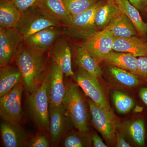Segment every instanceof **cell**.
I'll return each instance as SVG.
<instances>
[{"mask_svg": "<svg viewBox=\"0 0 147 147\" xmlns=\"http://www.w3.org/2000/svg\"><path fill=\"white\" fill-rule=\"evenodd\" d=\"M15 58L25 88L28 92L33 91L41 84L46 74V60L43 53L22 43Z\"/></svg>", "mask_w": 147, "mask_h": 147, "instance_id": "cell-1", "label": "cell"}, {"mask_svg": "<svg viewBox=\"0 0 147 147\" xmlns=\"http://www.w3.org/2000/svg\"><path fill=\"white\" fill-rule=\"evenodd\" d=\"M63 24L42 5L34 7L22 12L15 29L24 40L42 29L61 27Z\"/></svg>", "mask_w": 147, "mask_h": 147, "instance_id": "cell-2", "label": "cell"}, {"mask_svg": "<svg viewBox=\"0 0 147 147\" xmlns=\"http://www.w3.org/2000/svg\"><path fill=\"white\" fill-rule=\"evenodd\" d=\"M77 84H71L66 88L63 105L71 123L78 131L89 130L88 112L86 103Z\"/></svg>", "mask_w": 147, "mask_h": 147, "instance_id": "cell-3", "label": "cell"}, {"mask_svg": "<svg viewBox=\"0 0 147 147\" xmlns=\"http://www.w3.org/2000/svg\"><path fill=\"white\" fill-rule=\"evenodd\" d=\"M28 93L27 103L32 118L40 128L49 131V100L46 75L39 86Z\"/></svg>", "mask_w": 147, "mask_h": 147, "instance_id": "cell-4", "label": "cell"}, {"mask_svg": "<svg viewBox=\"0 0 147 147\" xmlns=\"http://www.w3.org/2000/svg\"><path fill=\"white\" fill-rule=\"evenodd\" d=\"M105 2L100 0L90 8L77 15L72 16L71 24L66 27L69 34L86 40L98 31L95 16L98 8Z\"/></svg>", "mask_w": 147, "mask_h": 147, "instance_id": "cell-5", "label": "cell"}, {"mask_svg": "<svg viewBox=\"0 0 147 147\" xmlns=\"http://www.w3.org/2000/svg\"><path fill=\"white\" fill-rule=\"evenodd\" d=\"M88 104L94 126L109 145L116 144L117 119L114 113L100 108L90 99Z\"/></svg>", "mask_w": 147, "mask_h": 147, "instance_id": "cell-6", "label": "cell"}, {"mask_svg": "<svg viewBox=\"0 0 147 147\" xmlns=\"http://www.w3.org/2000/svg\"><path fill=\"white\" fill-rule=\"evenodd\" d=\"M22 81L13 89L0 98V116L8 123L19 125L22 119Z\"/></svg>", "mask_w": 147, "mask_h": 147, "instance_id": "cell-7", "label": "cell"}, {"mask_svg": "<svg viewBox=\"0 0 147 147\" xmlns=\"http://www.w3.org/2000/svg\"><path fill=\"white\" fill-rule=\"evenodd\" d=\"M77 85L98 106L110 113H114L97 78L82 69L74 75Z\"/></svg>", "mask_w": 147, "mask_h": 147, "instance_id": "cell-8", "label": "cell"}, {"mask_svg": "<svg viewBox=\"0 0 147 147\" xmlns=\"http://www.w3.org/2000/svg\"><path fill=\"white\" fill-rule=\"evenodd\" d=\"M64 74L59 67L54 62L46 72L49 105L57 107L63 105L66 92Z\"/></svg>", "mask_w": 147, "mask_h": 147, "instance_id": "cell-9", "label": "cell"}, {"mask_svg": "<svg viewBox=\"0 0 147 147\" xmlns=\"http://www.w3.org/2000/svg\"><path fill=\"white\" fill-rule=\"evenodd\" d=\"M114 37L106 29L98 31L86 39L83 47L99 63L104 61L109 53L113 51Z\"/></svg>", "mask_w": 147, "mask_h": 147, "instance_id": "cell-10", "label": "cell"}, {"mask_svg": "<svg viewBox=\"0 0 147 147\" xmlns=\"http://www.w3.org/2000/svg\"><path fill=\"white\" fill-rule=\"evenodd\" d=\"M24 41L15 28H0V65H8L15 58L19 46Z\"/></svg>", "mask_w": 147, "mask_h": 147, "instance_id": "cell-11", "label": "cell"}, {"mask_svg": "<svg viewBox=\"0 0 147 147\" xmlns=\"http://www.w3.org/2000/svg\"><path fill=\"white\" fill-rule=\"evenodd\" d=\"M49 131L52 144L55 145L66 134L71 122L63 105L57 107L49 105Z\"/></svg>", "mask_w": 147, "mask_h": 147, "instance_id": "cell-12", "label": "cell"}, {"mask_svg": "<svg viewBox=\"0 0 147 147\" xmlns=\"http://www.w3.org/2000/svg\"><path fill=\"white\" fill-rule=\"evenodd\" d=\"M61 27L51 26L42 29L24 40L29 47L44 53L53 47L62 31Z\"/></svg>", "mask_w": 147, "mask_h": 147, "instance_id": "cell-13", "label": "cell"}, {"mask_svg": "<svg viewBox=\"0 0 147 147\" xmlns=\"http://www.w3.org/2000/svg\"><path fill=\"white\" fill-rule=\"evenodd\" d=\"M50 54L53 62L58 65L64 75L74 76L71 50L67 41L64 38H58L51 47Z\"/></svg>", "mask_w": 147, "mask_h": 147, "instance_id": "cell-14", "label": "cell"}, {"mask_svg": "<svg viewBox=\"0 0 147 147\" xmlns=\"http://www.w3.org/2000/svg\"><path fill=\"white\" fill-rule=\"evenodd\" d=\"M113 49L115 52L129 53L136 57L147 56V42L137 36L114 37Z\"/></svg>", "mask_w": 147, "mask_h": 147, "instance_id": "cell-15", "label": "cell"}, {"mask_svg": "<svg viewBox=\"0 0 147 147\" xmlns=\"http://www.w3.org/2000/svg\"><path fill=\"white\" fill-rule=\"evenodd\" d=\"M1 136L5 147H21L26 146L27 135L19 125L1 122L0 125Z\"/></svg>", "mask_w": 147, "mask_h": 147, "instance_id": "cell-16", "label": "cell"}, {"mask_svg": "<svg viewBox=\"0 0 147 147\" xmlns=\"http://www.w3.org/2000/svg\"><path fill=\"white\" fill-rule=\"evenodd\" d=\"M105 29L111 32L114 37L127 38L138 34L129 18L122 12L113 18Z\"/></svg>", "mask_w": 147, "mask_h": 147, "instance_id": "cell-17", "label": "cell"}, {"mask_svg": "<svg viewBox=\"0 0 147 147\" xmlns=\"http://www.w3.org/2000/svg\"><path fill=\"white\" fill-rule=\"evenodd\" d=\"M115 3L121 11L129 18L139 35L146 37L147 35V23L142 20L139 10L129 0H115Z\"/></svg>", "mask_w": 147, "mask_h": 147, "instance_id": "cell-18", "label": "cell"}, {"mask_svg": "<svg viewBox=\"0 0 147 147\" xmlns=\"http://www.w3.org/2000/svg\"><path fill=\"white\" fill-rule=\"evenodd\" d=\"M22 80V75L18 67L8 65L1 67L0 97L10 92Z\"/></svg>", "mask_w": 147, "mask_h": 147, "instance_id": "cell-19", "label": "cell"}, {"mask_svg": "<svg viewBox=\"0 0 147 147\" xmlns=\"http://www.w3.org/2000/svg\"><path fill=\"white\" fill-rule=\"evenodd\" d=\"M137 58L129 53L114 52L113 50L106 56L104 61L110 65L127 70L137 75Z\"/></svg>", "mask_w": 147, "mask_h": 147, "instance_id": "cell-20", "label": "cell"}, {"mask_svg": "<svg viewBox=\"0 0 147 147\" xmlns=\"http://www.w3.org/2000/svg\"><path fill=\"white\" fill-rule=\"evenodd\" d=\"M22 13L10 0H0V28H16Z\"/></svg>", "mask_w": 147, "mask_h": 147, "instance_id": "cell-21", "label": "cell"}, {"mask_svg": "<svg viewBox=\"0 0 147 147\" xmlns=\"http://www.w3.org/2000/svg\"><path fill=\"white\" fill-rule=\"evenodd\" d=\"M76 61L79 68L95 78H100L102 75L100 63L92 56L82 45L77 50Z\"/></svg>", "mask_w": 147, "mask_h": 147, "instance_id": "cell-22", "label": "cell"}, {"mask_svg": "<svg viewBox=\"0 0 147 147\" xmlns=\"http://www.w3.org/2000/svg\"><path fill=\"white\" fill-rule=\"evenodd\" d=\"M121 11L115 2L106 1L98 8L95 16V22L98 28L103 30L110 22Z\"/></svg>", "mask_w": 147, "mask_h": 147, "instance_id": "cell-23", "label": "cell"}, {"mask_svg": "<svg viewBox=\"0 0 147 147\" xmlns=\"http://www.w3.org/2000/svg\"><path fill=\"white\" fill-rule=\"evenodd\" d=\"M42 5L65 27L71 24L72 16L63 0H42Z\"/></svg>", "mask_w": 147, "mask_h": 147, "instance_id": "cell-24", "label": "cell"}, {"mask_svg": "<svg viewBox=\"0 0 147 147\" xmlns=\"http://www.w3.org/2000/svg\"><path fill=\"white\" fill-rule=\"evenodd\" d=\"M109 71L116 82L124 86L133 88L140 83L137 75L127 70L110 65Z\"/></svg>", "mask_w": 147, "mask_h": 147, "instance_id": "cell-25", "label": "cell"}, {"mask_svg": "<svg viewBox=\"0 0 147 147\" xmlns=\"http://www.w3.org/2000/svg\"><path fill=\"white\" fill-rule=\"evenodd\" d=\"M87 132L72 131L66 134L60 141L61 146L83 147L90 146L91 142Z\"/></svg>", "mask_w": 147, "mask_h": 147, "instance_id": "cell-26", "label": "cell"}, {"mask_svg": "<svg viewBox=\"0 0 147 147\" xmlns=\"http://www.w3.org/2000/svg\"><path fill=\"white\" fill-rule=\"evenodd\" d=\"M127 133L133 142L139 146H143L145 143L144 123L142 120L134 121L127 129Z\"/></svg>", "mask_w": 147, "mask_h": 147, "instance_id": "cell-27", "label": "cell"}, {"mask_svg": "<svg viewBox=\"0 0 147 147\" xmlns=\"http://www.w3.org/2000/svg\"><path fill=\"white\" fill-rule=\"evenodd\" d=\"M100 0H63L71 16L86 11L94 5Z\"/></svg>", "mask_w": 147, "mask_h": 147, "instance_id": "cell-28", "label": "cell"}, {"mask_svg": "<svg viewBox=\"0 0 147 147\" xmlns=\"http://www.w3.org/2000/svg\"><path fill=\"white\" fill-rule=\"evenodd\" d=\"M113 98L115 107L119 113L126 114L134 107V100L123 93L115 91L113 92Z\"/></svg>", "mask_w": 147, "mask_h": 147, "instance_id": "cell-29", "label": "cell"}, {"mask_svg": "<svg viewBox=\"0 0 147 147\" xmlns=\"http://www.w3.org/2000/svg\"><path fill=\"white\" fill-rule=\"evenodd\" d=\"M21 13L28 9L41 5L42 0H10Z\"/></svg>", "mask_w": 147, "mask_h": 147, "instance_id": "cell-30", "label": "cell"}, {"mask_svg": "<svg viewBox=\"0 0 147 147\" xmlns=\"http://www.w3.org/2000/svg\"><path fill=\"white\" fill-rule=\"evenodd\" d=\"M26 146L30 147H48L50 144L45 135L39 134L27 142Z\"/></svg>", "mask_w": 147, "mask_h": 147, "instance_id": "cell-31", "label": "cell"}, {"mask_svg": "<svg viewBox=\"0 0 147 147\" xmlns=\"http://www.w3.org/2000/svg\"><path fill=\"white\" fill-rule=\"evenodd\" d=\"M138 76L147 79V56L137 58Z\"/></svg>", "mask_w": 147, "mask_h": 147, "instance_id": "cell-32", "label": "cell"}, {"mask_svg": "<svg viewBox=\"0 0 147 147\" xmlns=\"http://www.w3.org/2000/svg\"><path fill=\"white\" fill-rule=\"evenodd\" d=\"M129 1L139 11H147V0H129Z\"/></svg>", "mask_w": 147, "mask_h": 147, "instance_id": "cell-33", "label": "cell"}, {"mask_svg": "<svg viewBox=\"0 0 147 147\" xmlns=\"http://www.w3.org/2000/svg\"><path fill=\"white\" fill-rule=\"evenodd\" d=\"M116 146L117 147H130L129 144L122 134L117 133L116 135Z\"/></svg>", "mask_w": 147, "mask_h": 147, "instance_id": "cell-34", "label": "cell"}, {"mask_svg": "<svg viewBox=\"0 0 147 147\" xmlns=\"http://www.w3.org/2000/svg\"><path fill=\"white\" fill-rule=\"evenodd\" d=\"M92 141L95 147H107V145L105 144L101 138L97 134L93 135L92 137Z\"/></svg>", "mask_w": 147, "mask_h": 147, "instance_id": "cell-35", "label": "cell"}, {"mask_svg": "<svg viewBox=\"0 0 147 147\" xmlns=\"http://www.w3.org/2000/svg\"><path fill=\"white\" fill-rule=\"evenodd\" d=\"M140 97L143 102L147 106V88H143L139 92Z\"/></svg>", "mask_w": 147, "mask_h": 147, "instance_id": "cell-36", "label": "cell"}, {"mask_svg": "<svg viewBox=\"0 0 147 147\" xmlns=\"http://www.w3.org/2000/svg\"><path fill=\"white\" fill-rule=\"evenodd\" d=\"M142 110H143V108H142V107L137 106L134 109V111L136 113H139V112H141Z\"/></svg>", "mask_w": 147, "mask_h": 147, "instance_id": "cell-37", "label": "cell"}, {"mask_svg": "<svg viewBox=\"0 0 147 147\" xmlns=\"http://www.w3.org/2000/svg\"><path fill=\"white\" fill-rule=\"evenodd\" d=\"M106 1L112 2H115V0H104Z\"/></svg>", "mask_w": 147, "mask_h": 147, "instance_id": "cell-38", "label": "cell"}, {"mask_svg": "<svg viewBox=\"0 0 147 147\" xmlns=\"http://www.w3.org/2000/svg\"></svg>", "mask_w": 147, "mask_h": 147, "instance_id": "cell-39", "label": "cell"}]
</instances>
